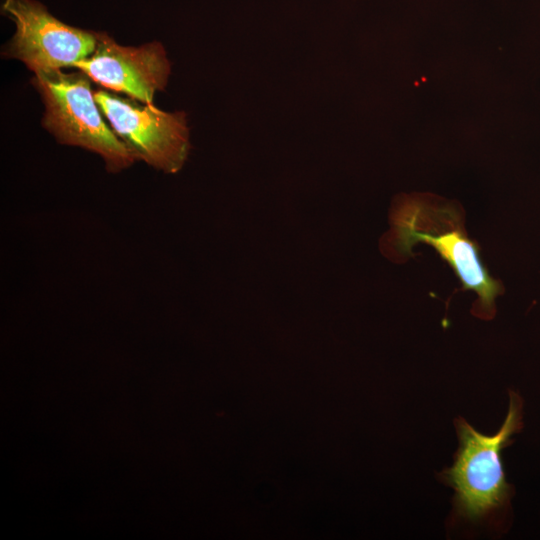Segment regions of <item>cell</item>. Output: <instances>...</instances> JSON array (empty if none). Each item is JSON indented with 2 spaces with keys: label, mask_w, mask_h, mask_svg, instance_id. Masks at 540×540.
I'll return each mask as SVG.
<instances>
[{
  "label": "cell",
  "mask_w": 540,
  "mask_h": 540,
  "mask_svg": "<svg viewBox=\"0 0 540 540\" xmlns=\"http://www.w3.org/2000/svg\"><path fill=\"white\" fill-rule=\"evenodd\" d=\"M90 80L80 70L74 73L53 70L36 72L31 81L45 106L43 127L59 143L98 154L108 172L118 173L136 160L103 120Z\"/></svg>",
  "instance_id": "3"
},
{
  "label": "cell",
  "mask_w": 540,
  "mask_h": 540,
  "mask_svg": "<svg viewBox=\"0 0 540 540\" xmlns=\"http://www.w3.org/2000/svg\"><path fill=\"white\" fill-rule=\"evenodd\" d=\"M389 219L390 229L380 239L386 258L403 263L413 256V246L430 245L454 271L461 290L477 295L471 313L482 320L494 318L495 301L504 287L485 266L480 246L467 235L458 202L428 193L400 194L392 202Z\"/></svg>",
  "instance_id": "1"
},
{
  "label": "cell",
  "mask_w": 540,
  "mask_h": 540,
  "mask_svg": "<svg viewBox=\"0 0 540 540\" xmlns=\"http://www.w3.org/2000/svg\"><path fill=\"white\" fill-rule=\"evenodd\" d=\"M2 12L16 31L2 54L36 72L60 70L93 54L98 32L69 26L35 0H4Z\"/></svg>",
  "instance_id": "5"
},
{
  "label": "cell",
  "mask_w": 540,
  "mask_h": 540,
  "mask_svg": "<svg viewBox=\"0 0 540 540\" xmlns=\"http://www.w3.org/2000/svg\"><path fill=\"white\" fill-rule=\"evenodd\" d=\"M508 412L500 429L485 435L463 417L454 419L458 448L452 466L437 474L454 490L450 523L485 524L502 530L511 512L514 487L505 475L502 451L523 428V400L509 390Z\"/></svg>",
  "instance_id": "2"
},
{
  "label": "cell",
  "mask_w": 540,
  "mask_h": 540,
  "mask_svg": "<svg viewBox=\"0 0 540 540\" xmlns=\"http://www.w3.org/2000/svg\"><path fill=\"white\" fill-rule=\"evenodd\" d=\"M94 97L135 160L168 174L181 170L191 149L183 111L165 112L102 89L95 91Z\"/></svg>",
  "instance_id": "4"
},
{
  "label": "cell",
  "mask_w": 540,
  "mask_h": 540,
  "mask_svg": "<svg viewBox=\"0 0 540 540\" xmlns=\"http://www.w3.org/2000/svg\"><path fill=\"white\" fill-rule=\"evenodd\" d=\"M72 67L106 89L123 93L144 104H153L155 93L165 89L171 72V64L161 43L122 46L103 32H98L93 54Z\"/></svg>",
  "instance_id": "6"
}]
</instances>
